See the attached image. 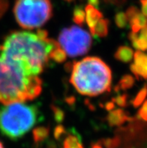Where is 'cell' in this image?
<instances>
[{
	"instance_id": "cell-26",
	"label": "cell",
	"mask_w": 147,
	"mask_h": 148,
	"mask_svg": "<svg viewBox=\"0 0 147 148\" xmlns=\"http://www.w3.org/2000/svg\"><path fill=\"white\" fill-rule=\"evenodd\" d=\"M8 8V0H0V17L5 13Z\"/></svg>"
},
{
	"instance_id": "cell-33",
	"label": "cell",
	"mask_w": 147,
	"mask_h": 148,
	"mask_svg": "<svg viewBox=\"0 0 147 148\" xmlns=\"http://www.w3.org/2000/svg\"><path fill=\"white\" fill-rule=\"evenodd\" d=\"M0 148H5L4 147L3 145H2V143L1 142V141H0Z\"/></svg>"
},
{
	"instance_id": "cell-24",
	"label": "cell",
	"mask_w": 147,
	"mask_h": 148,
	"mask_svg": "<svg viewBox=\"0 0 147 148\" xmlns=\"http://www.w3.org/2000/svg\"><path fill=\"white\" fill-rule=\"evenodd\" d=\"M65 133V129L62 125H58L54 130V136L56 139H59Z\"/></svg>"
},
{
	"instance_id": "cell-16",
	"label": "cell",
	"mask_w": 147,
	"mask_h": 148,
	"mask_svg": "<svg viewBox=\"0 0 147 148\" xmlns=\"http://www.w3.org/2000/svg\"><path fill=\"white\" fill-rule=\"evenodd\" d=\"M50 129L46 126H38L33 130V138L36 143H40L48 137Z\"/></svg>"
},
{
	"instance_id": "cell-8",
	"label": "cell",
	"mask_w": 147,
	"mask_h": 148,
	"mask_svg": "<svg viewBox=\"0 0 147 148\" xmlns=\"http://www.w3.org/2000/svg\"><path fill=\"white\" fill-rule=\"evenodd\" d=\"M133 32L137 33L141 29L147 26V18L134 6L129 8L125 13Z\"/></svg>"
},
{
	"instance_id": "cell-9",
	"label": "cell",
	"mask_w": 147,
	"mask_h": 148,
	"mask_svg": "<svg viewBox=\"0 0 147 148\" xmlns=\"http://www.w3.org/2000/svg\"><path fill=\"white\" fill-rule=\"evenodd\" d=\"M106 120L110 126H120L127 121H131L133 119L122 109H116L109 112Z\"/></svg>"
},
{
	"instance_id": "cell-6",
	"label": "cell",
	"mask_w": 147,
	"mask_h": 148,
	"mask_svg": "<svg viewBox=\"0 0 147 148\" xmlns=\"http://www.w3.org/2000/svg\"><path fill=\"white\" fill-rule=\"evenodd\" d=\"M58 43L70 57L86 54L92 46V37L86 30L71 26L62 30Z\"/></svg>"
},
{
	"instance_id": "cell-10",
	"label": "cell",
	"mask_w": 147,
	"mask_h": 148,
	"mask_svg": "<svg viewBox=\"0 0 147 148\" xmlns=\"http://www.w3.org/2000/svg\"><path fill=\"white\" fill-rule=\"evenodd\" d=\"M86 12V21L89 28H90L91 35L93 36V32L95 26L98 21L103 17V14L96 9L91 5H87L85 8Z\"/></svg>"
},
{
	"instance_id": "cell-27",
	"label": "cell",
	"mask_w": 147,
	"mask_h": 148,
	"mask_svg": "<svg viewBox=\"0 0 147 148\" xmlns=\"http://www.w3.org/2000/svg\"><path fill=\"white\" fill-rule=\"evenodd\" d=\"M142 5V14L147 17V0H140Z\"/></svg>"
},
{
	"instance_id": "cell-7",
	"label": "cell",
	"mask_w": 147,
	"mask_h": 148,
	"mask_svg": "<svg viewBox=\"0 0 147 148\" xmlns=\"http://www.w3.org/2000/svg\"><path fill=\"white\" fill-rule=\"evenodd\" d=\"M130 69L137 80L140 77L147 80V54L137 51L134 53V63L130 66Z\"/></svg>"
},
{
	"instance_id": "cell-1",
	"label": "cell",
	"mask_w": 147,
	"mask_h": 148,
	"mask_svg": "<svg viewBox=\"0 0 147 148\" xmlns=\"http://www.w3.org/2000/svg\"><path fill=\"white\" fill-rule=\"evenodd\" d=\"M58 46L52 38L42 40L32 32L14 31L0 45V58L29 76H38L48 64L50 51Z\"/></svg>"
},
{
	"instance_id": "cell-31",
	"label": "cell",
	"mask_w": 147,
	"mask_h": 148,
	"mask_svg": "<svg viewBox=\"0 0 147 148\" xmlns=\"http://www.w3.org/2000/svg\"><path fill=\"white\" fill-rule=\"evenodd\" d=\"M91 148H104L102 144L101 143H93L92 144Z\"/></svg>"
},
{
	"instance_id": "cell-18",
	"label": "cell",
	"mask_w": 147,
	"mask_h": 148,
	"mask_svg": "<svg viewBox=\"0 0 147 148\" xmlns=\"http://www.w3.org/2000/svg\"><path fill=\"white\" fill-rule=\"evenodd\" d=\"M147 96V84H145L143 88L138 92V93L137 94L136 96L134 97V99L131 101V104L133 105L134 108L139 107L140 105H141L144 101L145 100V99Z\"/></svg>"
},
{
	"instance_id": "cell-28",
	"label": "cell",
	"mask_w": 147,
	"mask_h": 148,
	"mask_svg": "<svg viewBox=\"0 0 147 148\" xmlns=\"http://www.w3.org/2000/svg\"><path fill=\"white\" fill-rule=\"evenodd\" d=\"M140 30H141V31H140V36H139V37H140L141 38H143V39H144L147 44V26H145L144 28L141 29Z\"/></svg>"
},
{
	"instance_id": "cell-21",
	"label": "cell",
	"mask_w": 147,
	"mask_h": 148,
	"mask_svg": "<svg viewBox=\"0 0 147 148\" xmlns=\"http://www.w3.org/2000/svg\"><path fill=\"white\" fill-rule=\"evenodd\" d=\"M124 148H147V134L134 142L132 141Z\"/></svg>"
},
{
	"instance_id": "cell-13",
	"label": "cell",
	"mask_w": 147,
	"mask_h": 148,
	"mask_svg": "<svg viewBox=\"0 0 147 148\" xmlns=\"http://www.w3.org/2000/svg\"><path fill=\"white\" fill-rule=\"evenodd\" d=\"M134 78L132 75H125L120 79V81H119V84L115 87V91L118 92L119 90H129L134 86Z\"/></svg>"
},
{
	"instance_id": "cell-19",
	"label": "cell",
	"mask_w": 147,
	"mask_h": 148,
	"mask_svg": "<svg viewBox=\"0 0 147 148\" xmlns=\"http://www.w3.org/2000/svg\"><path fill=\"white\" fill-rule=\"evenodd\" d=\"M115 23L116 26L120 29L126 28L128 26V18L125 13L122 11H119L115 15Z\"/></svg>"
},
{
	"instance_id": "cell-25",
	"label": "cell",
	"mask_w": 147,
	"mask_h": 148,
	"mask_svg": "<svg viewBox=\"0 0 147 148\" xmlns=\"http://www.w3.org/2000/svg\"><path fill=\"white\" fill-rule=\"evenodd\" d=\"M36 34L37 35L38 37L42 40H45L47 39V38H48V32H47V30L38 29Z\"/></svg>"
},
{
	"instance_id": "cell-12",
	"label": "cell",
	"mask_w": 147,
	"mask_h": 148,
	"mask_svg": "<svg viewBox=\"0 0 147 148\" xmlns=\"http://www.w3.org/2000/svg\"><path fill=\"white\" fill-rule=\"evenodd\" d=\"M109 31V21L102 17L96 23L94 29L93 36H97L100 38L106 37Z\"/></svg>"
},
{
	"instance_id": "cell-34",
	"label": "cell",
	"mask_w": 147,
	"mask_h": 148,
	"mask_svg": "<svg viewBox=\"0 0 147 148\" xmlns=\"http://www.w3.org/2000/svg\"><path fill=\"white\" fill-rule=\"evenodd\" d=\"M65 1H67V2H73L74 0H65Z\"/></svg>"
},
{
	"instance_id": "cell-20",
	"label": "cell",
	"mask_w": 147,
	"mask_h": 148,
	"mask_svg": "<svg viewBox=\"0 0 147 148\" xmlns=\"http://www.w3.org/2000/svg\"><path fill=\"white\" fill-rule=\"evenodd\" d=\"M51 110H52L55 121L56 123H61L62 122H63L65 116V112L60 108L53 105H51Z\"/></svg>"
},
{
	"instance_id": "cell-5",
	"label": "cell",
	"mask_w": 147,
	"mask_h": 148,
	"mask_svg": "<svg viewBox=\"0 0 147 148\" xmlns=\"http://www.w3.org/2000/svg\"><path fill=\"white\" fill-rule=\"evenodd\" d=\"M14 14L22 28H39L52 17V4L50 0H16Z\"/></svg>"
},
{
	"instance_id": "cell-30",
	"label": "cell",
	"mask_w": 147,
	"mask_h": 148,
	"mask_svg": "<svg viewBox=\"0 0 147 148\" xmlns=\"http://www.w3.org/2000/svg\"><path fill=\"white\" fill-rule=\"evenodd\" d=\"M89 5H91L93 7H98L99 5V0H88Z\"/></svg>"
},
{
	"instance_id": "cell-15",
	"label": "cell",
	"mask_w": 147,
	"mask_h": 148,
	"mask_svg": "<svg viewBox=\"0 0 147 148\" xmlns=\"http://www.w3.org/2000/svg\"><path fill=\"white\" fill-rule=\"evenodd\" d=\"M49 59H51L58 63H62L66 60L67 54L60 46H58L50 51V54H49Z\"/></svg>"
},
{
	"instance_id": "cell-14",
	"label": "cell",
	"mask_w": 147,
	"mask_h": 148,
	"mask_svg": "<svg viewBox=\"0 0 147 148\" xmlns=\"http://www.w3.org/2000/svg\"><path fill=\"white\" fill-rule=\"evenodd\" d=\"M63 148H84L78 135H68L63 141Z\"/></svg>"
},
{
	"instance_id": "cell-22",
	"label": "cell",
	"mask_w": 147,
	"mask_h": 148,
	"mask_svg": "<svg viewBox=\"0 0 147 148\" xmlns=\"http://www.w3.org/2000/svg\"><path fill=\"white\" fill-rule=\"evenodd\" d=\"M112 101L114 103L119 105V107L125 108L127 105V101H128V96L127 94H119L116 97L112 99Z\"/></svg>"
},
{
	"instance_id": "cell-17",
	"label": "cell",
	"mask_w": 147,
	"mask_h": 148,
	"mask_svg": "<svg viewBox=\"0 0 147 148\" xmlns=\"http://www.w3.org/2000/svg\"><path fill=\"white\" fill-rule=\"evenodd\" d=\"M86 21V12L81 6H76L73 11V21L79 25L83 26Z\"/></svg>"
},
{
	"instance_id": "cell-4",
	"label": "cell",
	"mask_w": 147,
	"mask_h": 148,
	"mask_svg": "<svg viewBox=\"0 0 147 148\" xmlns=\"http://www.w3.org/2000/svg\"><path fill=\"white\" fill-rule=\"evenodd\" d=\"M40 119L35 105L14 102L0 108V132L11 140H17L32 130Z\"/></svg>"
},
{
	"instance_id": "cell-11",
	"label": "cell",
	"mask_w": 147,
	"mask_h": 148,
	"mask_svg": "<svg viewBox=\"0 0 147 148\" xmlns=\"http://www.w3.org/2000/svg\"><path fill=\"white\" fill-rule=\"evenodd\" d=\"M134 51L128 46H120L115 52L114 57L116 60L122 62H131L134 56Z\"/></svg>"
},
{
	"instance_id": "cell-2",
	"label": "cell",
	"mask_w": 147,
	"mask_h": 148,
	"mask_svg": "<svg viewBox=\"0 0 147 148\" xmlns=\"http://www.w3.org/2000/svg\"><path fill=\"white\" fill-rule=\"evenodd\" d=\"M70 82L83 96H97L110 90L111 71L100 58L89 56L73 62Z\"/></svg>"
},
{
	"instance_id": "cell-3",
	"label": "cell",
	"mask_w": 147,
	"mask_h": 148,
	"mask_svg": "<svg viewBox=\"0 0 147 148\" xmlns=\"http://www.w3.org/2000/svg\"><path fill=\"white\" fill-rule=\"evenodd\" d=\"M42 91L38 76H29L0 58V103L8 105L35 99Z\"/></svg>"
},
{
	"instance_id": "cell-23",
	"label": "cell",
	"mask_w": 147,
	"mask_h": 148,
	"mask_svg": "<svg viewBox=\"0 0 147 148\" xmlns=\"http://www.w3.org/2000/svg\"><path fill=\"white\" fill-rule=\"evenodd\" d=\"M138 117L144 121H147V100L138 111Z\"/></svg>"
},
{
	"instance_id": "cell-29",
	"label": "cell",
	"mask_w": 147,
	"mask_h": 148,
	"mask_svg": "<svg viewBox=\"0 0 147 148\" xmlns=\"http://www.w3.org/2000/svg\"><path fill=\"white\" fill-rule=\"evenodd\" d=\"M104 108H105V109L108 111H113V110L115 108V103H114L113 101H107V102H106V104L104 105Z\"/></svg>"
},
{
	"instance_id": "cell-32",
	"label": "cell",
	"mask_w": 147,
	"mask_h": 148,
	"mask_svg": "<svg viewBox=\"0 0 147 148\" xmlns=\"http://www.w3.org/2000/svg\"><path fill=\"white\" fill-rule=\"evenodd\" d=\"M104 2H106V3H109V2H113L114 0H104Z\"/></svg>"
}]
</instances>
